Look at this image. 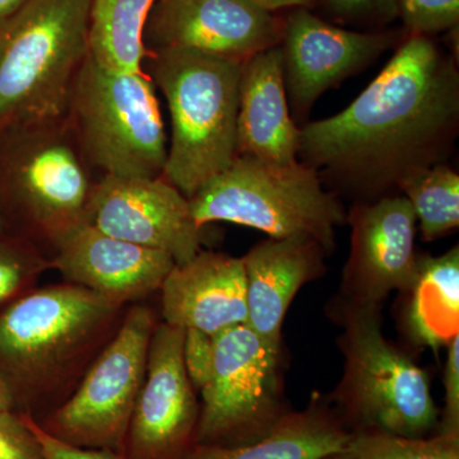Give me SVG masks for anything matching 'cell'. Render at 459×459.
I'll return each mask as SVG.
<instances>
[{
  "label": "cell",
  "instance_id": "6da1fadb",
  "mask_svg": "<svg viewBox=\"0 0 459 459\" xmlns=\"http://www.w3.org/2000/svg\"><path fill=\"white\" fill-rule=\"evenodd\" d=\"M458 131L457 65L429 36L410 33L349 108L301 126L298 157L341 199L374 202L444 164Z\"/></svg>",
  "mask_w": 459,
  "mask_h": 459
},
{
  "label": "cell",
  "instance_id": "7a4b0ae2",
  "mask_svg": "<svg viewBox=\"0 0 459 459\" xmlns=\"http://www.w3.org/2000/svg\"><path fill=\"white\" fill-rule=\"evenodd\" d=\"M129 305L74 283L33 287L0 312V386L36 421L75 391Z\"/></svg>",
  "mask_w": 459,
  "mask_h": 459
},
{
  "label": "cell",
  "instance_id": "3957f363",
  "mask_svg": "<svg viewBox=\"0 0 459 459\" xmlns=\"http://www.w3.org/2000/svg\"><path fill=\"white\" fill-rule=\"evenodd\" d=\"M325 312L342 329L336 341L342 377L327 398L347 430L407 437L437 433L440 411L427 371L385 336L383 307L356 305L336 295Z\"/></svg>",
  "mask_w": 459,
  "mask_h": 459
},
{
  "label": "cell",
  "instance_id": "277c9868",
  "mask_svg": "<svg viewBox=\"0 0 459 459\" xmlns=\"http://www.w3.org/2000/svg\"><path fill=\"white\" fill-rule=\"evenodd\" d=\"M244 63L186 49L147 51L143 69L168 104L171 141L162 177L190 199L238 157Z\"/></svg>",
  "mask_w": 459,
  "mask_h": 459
},
{
  "label": "cell",
  "instance_id": "5b68a950",
  "mask_svg": "<svg viewBox=\"0 0 459 459\" xmlns=\"http://www.w3.org/2000/svg\"><path fill=\"white\" fill-rule=\"evenodd\" d=\"M91 0H29L0 21V131L62 122L90 53Z\"/></svg>",
  "mask_w": 459,
  "mask_h": 459
},
{
  "label": "cell",
  "instance_id": "8992f818",
  "mask_svg": "<svg viewBox=\"0 0 459 459\" xmlns=\"http://www.w3.org/2000/svg\"><path fill=\"white\" fill-rule=\"evenodd\" d=\"M68 120L0 131V212L5 232L53 246L84 222L96 181ZM40 247V246H39Z\"/></svg>",
  "mask_w": 459,
  "mask_h": 459
},
{
  "label": "cell",
  "instance_id": "52a82bcc",
  "mask_svg": "<svg viewBox=\"0 0 459 459\" xmlns=\"http://www.w3.org/2000/svg\"><path fill=\"white\" fill-rule=\"evenodd\" d=\"M189 204L202 228L230 222L274 238H312L328 255L336 249L337 229L347 225L342 199L325 188L316 171L300 160L274 165L238 156Z\"/></svg>",
  "mask_w": 459,
  "mask_h": 459
},
{
  "label": "cell",
  "instance_id": "ba28073f",
  "mask_svg": "<svg viewBox=\"0 0 459 459\" xmlns=\"http://www.w3.org/2000/svg\"><path fill=\"white\" fill-rule=\"evenodd\" d=\"M66 120L90 166L102 177L159 178L168 137L146 72H115L87 56L72 87Z\"/></svg>",
  "mask_w": 459,
  "mask_h": 459
},
{
  "label": "cell",
  "instance_id": "9c48e42d",
  "mask_svg": "<svg viewBox=\"0 0 459 459\" xmlns=\"http://www.w3.org/2000/svg\"><path fill=\"white\" fill-rule=\"evenodd\" d=\"M285 353L247 325L214 336L212 370L202 395L197 446H246L265 437L291 411Z\"/></svg>",
  "mask_w": 459,
  "mask_h": 459
},
{
  "label": "cell",
  "instance_id": "30bf717a",
  "mask_svg": "<svg viewBox=\"0 0 459 459\" xmlns=\"http://www.w3.org/2000/svg\"><path fill=\"white\" fill-rule=\"evenodd\" d=\"M157 323L155 312L147 305L134 303L126 307L117 333L71 397L36 421L42 430L69 446L123 455Z\"/></svg>",
  "mask_w": 459,
  "mask_h": 459
},
{
  "label": "cell",
  "instance_id": "8fae6325",
  "mask_svg": "<svg viewBox=\"0 0 459 459\" xmlns=\"http://www.w3.org/2000/svg\"><path fill=\"white\" fill-rule=\"evenodd\" d=\"M186 329L159 322L123 455L128 459H186L197 446L201 402L183 360Z\"/></svg>",
  "mask_w": 459,
  "mask_h": 459
},
{
  "label": "cell",
  "instance_id": "7c38bea8",
  "mask_svg": "<svg viewBox=\"0 0 459 459\" xmlns=\"http://www.w3.org/2000/svg\"><path fill=\"white\" fill-rule=\"evenodd\" d=\"M84 222L137 246L161 250L183 264L202 250L204 228L189 199L159 178L102 177L96 181Z\"/></svg>",
  "mask_w": 459,
  "mask_h": 459
},
{
  "label": "cell",
  "instance_id": "4fadbf2b",
  "mask_svg": "<svg viewBox=\"0 0 459 459\" xmlns=\"http://www.w3.org/2000/svg\"><path fill=\"white\" fill-rule=\"evenodd\" d=\"M285 21L256 0H155L143 32L146 51L186 49L247 62L281 45Z\"/></svg>",
  "mask_w": 459,
  "mask_h": 459
},
{
  "label": "cell",
  "instance_id": "5bb4252c",
  "mask_svg": "<svg viewBox=\"0 0 459 459\" xmlns=\"http://www.w3.org/2000/svg\"><path fill=\"white\" fill-rule=\"evenodd\" d=\"M347 225L351 243L337 296L356 305L383 307L418 273L415 211L402 195L356 202L347 210Z\"/></svg>",
  "mask_w": 459,
  "mask_h": 459
},
{
  "label": "cell",
  "instance_id": "9a60e30c",
  "mask_svg": "<svg viewBox=\"0 0 459 459\" xmlns=\"http://www.w3.org/2000/svg\"><path fill=\"white\" fill-rule=\"evenodd\" d=\"M398 32L340 29L307 8H296L283 27V75L295 123H304L320 95L364 71L400 40Z\"/></svg>",
  "mask_w": 459,
  "mask_h": 459
},
{
  "label": "cell",
  "instance_id": "2e32d148",
  "mask_svg": "<svg viewBox=\"0 0 459 459\" xmlns=\"http://www.w3.org/2000/svg\"><path fill=\"white\" fill-rule=\"evenodd\" d=\"M51 247V268L66 282L124 305L160 291L175 265L168 253L115 238L89 222L69 229Z\"/></svg>",
  "mask_w": 459,
  "mask_h": 459
},
{
  "label": "cell",
  "instance_id": "e0dca14e",
  "mask_svg": "<svg viewBox=\"0 0 459 459\" xmlns=\"http://www.w3.org/2000/svg\"><path fill=\"white\" fill-rule=\"evenodd\" d=\"M162 322L195 328L210 336L247 325V280L243 258L204 250L175 264L161 290Z\"/></svg>",
  "mask_w": 459,
  "mask_h": 459
},
{
  "label": "cell",
  "instance_id": "ac0fdd59",
  "mask_svg": "<svg viewBox=\"0 0 459 459\" xmlns=\"http://www.w3.org/2000/svg\"><path fill=\"white\" fill-rule=\"evenodd\" d=\"M329 256L307 238H265L241 256L247 280V323L272 344L281 346L283 320L307 283L325 276Z\"/></svg>",
  "mask_w": 459,
  "mask_h": 459
},
{
  "label": "cell",
  "instance_id": "d6986e66",
  "mask_svg": "<svg viewBox=\"0 0 459 459\" xmlns=\"http://www.w3.org/2000/svg\"><path fill=\"white\" fill-rule=\"evenodd\" d=\"M300 126L287 101L281 45L244 62L238 92V156L274 165L299 161Z\"/></svg>",
  "mask_w": 459,
  "mask_h": 459
},
{
  "label": "cell",
  "instance_id": "ffe728a7",
  "mask_svg": "<svg viewBox=\"0 0 459 459\" xmlns=\"http://www.w3.org/2000/svg\"><path fill=\"white\" fill-rule=\"evenodd\" d=\"M398 294V325L409 343L435 352L448 346L459 334V247L419 255L415 280Z\"/></svg>",
  "mask_w": 459,
  "mask_h": 459
},
{
  "label": "cell",
  "instance_id": "44dd1931",
  "mask_svg": "<svg viewBox=\"0 0 459 459\" xmlns=\"http://www.w3.org/2000/svg\"><path fill=\"white\" fill-rule=\"evenodd\" d=\"M327 394L314 392L304 410H291L270 433L246 446H195L186 459H323L350 437Z\"/></svg>",
  "mask_w": 459,
  "mask_h": 459
},
{
  "label": "cell",
  "instance_id": "7402d4cb",
  "mask_svg": "<svg viewBox=\"0 0 459 459\" xmlns=\"http://www.w3.org/2000/svg\"><path fill=\"white\" fill-rule=\"evenodd\" d=\"M155 0H91L90 56L115 72L143 71L144 26Z\"/></svg>",
  "mask_w": 459,
  "mask_h": 459
},
{
  "label": "cell",
  "instance_id": "603a6c76",
  "mask_svg": "<svg viewBox=\"0 0 459 459\" xmlns=\"http://www.w3.org/2000/svg\"><path fill=\"white\" fill-rule=\"evenodd\" d=\"M400 195L409 199L422 240L446 237L459 226V175L446 164L412 172L400 184Z\"/></svg>",
  "mask_w": 459,
  "mask_h": 459
},
{
  "label": "cell",
  "instance_id": "cb8c5ba5",
  "mask_svg": "<svg viewBox=\"0 0 459 459\" xmlns=\"http://www.w3.org/2000/svg\"><path fill=\"white\" fill-rule=\"evenodd\" d=\"M323 459H459V437L440 434L407 437L385 431H353L338 451Z\"/></svg>",
  "mask_w": 459,
  "mask_h": 459
},
{
  "label": "cell",
  "instance_id": "d4e9b609",
  "mask_svg": "<svg viewBox=\"0 0 459 459\" xmlns=\"http://www.w3.org/2000/svg\"><path fill=\"white\" fill-rule=\"evenodd\" d=\"M51 270L40 247L18 235H0V312L25 295Z\"/></svg>",
  "mask_w": 459,
  "mask_h": 459
},
{
  "label": "cell",
  "instance_id": "484cf974",
  "mask_svg": "<svg viewBox=\"0 0 459 459\" xmlns=\"http://www.w3.org/2000/svg\"><path fill=\"white\" fill-rule=\"evenodd\" d=\"M398 16L411 35H434L458 25L459 0H398Z\"/></svg>",
  "mask_w": 459,
  "mask_h": 459
},
{
  "label": "cell",
  "instance_id": "4316f807",
  "mask_svg": "<svg viewBox=\"0 0 459 459\" xmlns=\"http://www.w3.org/2000/svg\"><path fill=\"white\" fill-rule=\"evenodd\" d=\"M0 459H44L25 415L0 413Z\"/></svg>",
  "mask_w": 459,
  "mask_h": 459
},
{
  "label": "cell",
  "instance_id": "83f0119b",
  "mask_svg": "<svg viewBox=\"0 0 459 459\" xmlns=\"http://www.w3.org/2000/svg\"><path fill=\"white\" fill-rule=\"evenodd\" d=\"M444 368V407L439 413L437 433L444 437H459V334L446 346Z\"/></svg>",
  "mask_w": 459,
  "mask_h": 459
},
{
  "label": "cell",
  "instance_id": "f1b7e54d",
  "mask_svg": "<svg viewBox=\"0 0 459 459\" xmlns=\"http://www.w3.org/2000/svg\"><path fill=\"white\" fill-rule=\"evenodd\" d=\"M214 337L199 329L186 328L184 333L183 360L193 388L204 389L212 370Z\"/></svg>",
  "mask_w": 459,
  "mask_h": 459
},
{
  "label": "cell",
  "instance_id": "f546056e",
  "mask_svg": "<svg viewBox=\"0 0 459 459\" xmlns=\"http://www.w3.org/2000/svg\"><path fill=\"white\" fill-rule=\"evenodd\" d=\"M331 13L347 22L389 23L398 17V0H325Z\"/></svg>",
  "mask_w": 459,
  "mask_h": 459
},
{
  "label": "cell",
  "instance_id": "4dcf8cb0",
  "mask_svg": "<svg viewBox=\"0 0 459 459\" xmlns=\"http://www.w3.org/2000/svg\"><path fill=\"white\" fill-rule=\"evenodd\" d=\"M30 428L32 429L39 443H40L44 459H128L120 453L108 449H86L60 442L42 430L40 425L31 416L25 415Z\"/></svg>",
  "mask_w": 459,
  "mask_h": 459
},
{
  "label": "cell",
  "instance_id": "1f68e13d",
  "mask_svg": "<svg viewBox=\"0 0 459 459\" xmlns=\"http://www.w3.org/2000/svg\"><path fill=\"white\" fill-rule=\"evenodd\" d=\"M268 11L276 12L282 8H309L316 0H256Z\"/></svg>",
  "mask_w": 459,
  "mask_h": 459
},
{
  "label": "cell",
  "instance_id": "d6a6232c",
  "mask_svg": "<svg viewBox=\"0 0 459 459\" xmlns=\"http://www.w3.org/2000/svg\"><path fill=\"white\" fill-rule=\"evenodd\" d=\"M29 0H0V21L18 11Z\"/></svg>",
  "mask_w": 459,
  "mask_h": 459
},
{
  "label": "cell",
  "instance_id": "836d02e7",
  "mask_svg": "<svg viewBox=\"0 0 459 459\" xmlns=\"http://www.w3.org/2000/svg\"><path fill=\"white\" fill-rule=\"evenodd\" d=\"M4 412H13V407H12L8 394H5L4 389L0 386V413Z\"/></svg>",
  "mask_w": 459,
  "mask_h": 459
},
{
  "label": "cell",
  "instance_id": "e575fe53",
  "mask_svg": "<svg viewBox=\"0 0 459 459\" xmlns=\"http://www.w3.org/2000/svg\"><path fill=\"white\" fill-rule=\"evenodd\" d=\"M4 232H5L4 220H3L2 212H0V235L4 234Z\"/></svg>",
  "mask_w": 459,
  "mask_h": 459
}]
</instances>
